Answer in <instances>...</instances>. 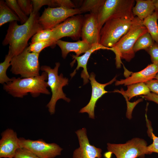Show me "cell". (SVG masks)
I'll return each mask as SVG.
<instances>
[{"instance_id":"1","label":"cell","mask_w":158,"mask_h":158,"mask_svg":"<svg viewBox=\"0 0 158 158\" xmlns=\"http://www.w3.org/2000/svg\"><path fill=\"white\" fill-rule=\"evenodd\" d=\"M38 13H32L28 20L21 25L17 21L10 22L7 33L2 42L3 46L9 45V50L13 56L22 52L28 47V42L38 31L44 29L39 23Z\"/></svg>"},{"instance_id":"2","label":"cell","mask_w":158,"mask_h":158,"mask_svg":"<svg viewBox=\"0 0 158 158\" xmlns=\"http://www.w3.org/2000/svg\"><path fill=\"white\" fill-rule=\"evenodd\" d=\"M47 73L43 71L39 76L27 78H12V80L3 84V89L15 97L23 98L30 93L33 97L41 94L49 95Z\"/></svg>"},{"instance_id":"3","label":"cell","mask_w":158,"mask_h":158,"mask_svg":"<svg viewBox=\"0 0 158 158\" xmlns=\"http://www.w3.org/2000/svg\"><path fill=\"white\" fill-rule=\"evenodd\" d=\"M138 18L133 15L111 18L104 24L100 31L99 44L112 47L129 30Z\"/></svg>"},{"instance_id":"4","label":"cell","mask_w":158,"mask_h":158,"mask_svg":"<svg viewBox=\"0 0 158 158\" xmlns=\"http://www.w3.org/2000/svg\"><path fill=\"white\" fill-rule=\"evenodd\" d=\"M142 21L139 18L134 23L128 31L110 50L116 55V67L119 68L121 59L129 62L135 55L133 47L138 38L148 32L146 28L142 24Z\"/></svg>"},{"instance_id":"5","label":"cell","mask_w":158,"mask_h":158,"mask_svg":"<svg viewBox=\"0 0 158 158\" xmlns=\"http://www.w3.org/2000/svg\"><path fill=\"white\" fill-rule=\"evenodd\" d=\"M147 144L144 139L132 138L123 144L107 143L108 152L104 154L106 158H110L114 154L116 158H144L149 154Z\"/></svg>"},{"instance_id":"6","label":"cell","mask_w":158,"mask_h":158,"mask_svg":"<svg viewBox=\"0 0 158 158\" xmlns=\"http://www.w3.org/2000/svg\"><path fill=\"white\" fill-rule=\"evenodd\" d=\"M60 65V63L58 62L55 63V66L53 69L46 65L42 66L40 67V70L46 72L47 74V84L52 92L51 98L47 105L51 114H54L56 104L58 100L62 99L68 102L70 101V99L66 97L63 90V87L68 84V79L64 77L62 73L59 75H58V69Z\"/></svg>"},{"instance_id":"7","label":"cell","mask_w":158,"mask_h":158,"mask_svg":"<svg viewBox=\"0 0 158 158\" xmlns=\"http://www.w3.org/2000/svg\"><path fill=\"white\" fill-rule=\"evenodd\" d=\"M27 47L21 53L13 56L11 62V71L14 75H20L21 78L40 75L39 54L29 52Z\"/></svg>"},{"instance_id":"8","label":"cell","mask_w":158,"mask_h":158,"mask_svg":"<svg viewBox=\"0 0 158 158\" xmlns=\"http://www.w3.org/2000/svg\"><path fill=\"white\" fill-rule=\"evenodd\" d=\"M135 3L134 0H105L97 15L100 30L111 18L133 15L132 9Z\"/></svg>"},{"instance_id":"9","label":"cell","mask_w":158,"mask_h":158,"mask_svg":"<svg viewBox=\"0 0 158 158\" xmlns=\"http://www.w3.org/2000/svg\"><path fill=\"white\" fill-rule=\"evenodd\" d=\"M79 14L81 13L78 8L48 7L45 8L38 21L44 29H52L69 17Z\"/></svg>"},{"instance_id":"10","label":"cell","mask_w":158,"mask_h":158,"mask_svg":"<svg viewBox=\"0 0 158 158\" xmlns=\"http://www.w3.org/2000/svg\"><path fill=\"white\" fill-rule=\"evenodd\" d=\"M20 147L30 151L40 158H54L61 154L63 149L56 143H47L42 139L37 140L19 138Z\"/></svg>"},{"instance_id":"11","label":"cell","mask_w":158,"mask_h":158,"mask_svg":"<svg viewBox=\"0 0 158 158\" xmlns=\"http://www.w3.org/2000/svg\"><path fill=\"white\" fill-rule=\"evenodd\" d=\"M84 16L79 14L67 18L52 29L53 39L56 41L61 38L68 37L75 40L81 37Z\"/></svg>"},{"instance_id":"12","label":"cell","mask_w":158,"mask_h":158,"mask_svg":"<svg viewBox=\"0 0 158 158\" xmlns=\"http://www.w3.org/2000/svg\"><path fill=\"white\" fill-rule=\"evenodd\" d=\"M80 147L74 151L73 158H101L102 150L90 144L86 129L83 128L75 132Z\"/></svg>"},{"instance_id":"13","label":"cell","mask_w":158,"mask_h":158,"mask_svg":"<svg viewBox=\"0 0 158 158\" xmlns=\"http://www.w3.org/2000/svg\"><path fill=\"white\" fill-rule=\"evenodd\" d=\"M100 31L97 15L90 13L84 16L81 30L82 40L91 45L99 43Z\"/></svg>"},{"instance_id":"14","label":"cell","mask_w":158,"mask_h":158,"mask_svg":"<svg viewBox=\"0 0 158 158\" xmlns=\"http://www.w3.org/2000/svg\"><path fill=\"white\" fill-rule=\"evenodd\" d=\"M95 76L93 72L91 73L90 75L89 79L92 87V95L90 101L88 104L79 111L81 113H87L89 117L93 119L95 117L94 109L96 102L104 94L108 92L105 90V87L116 81V78L115 77L109 82L102 84L98 82L96 80Z\"/></svg>"},{"instance_id":"15","label":"cell","mask_w":158,"mask_h":158,"mask_svg":"<svg viewBox=\"0 0 158 158\" xmlns=\"http://www.w3.org/2000/svg\"><path fill=\"white\" fill-rule=\"evenodd\" d=\"M1 135L0 158H14L16 150L20 147L16 133L11 129L8 128Z\"/></svg>"},{"instance_id":"16","label":"cell","mask_w":158,"mask_h":158,"mask_svg":"<svg viewBox=\"0 0 158 158\" xmlns=\"http://www.w3.org/2000/svg\"><path fill=\"white\" fill-rule=\"evenodd\" d=\"M158 73V65L152 63L141 71L133 73L130 76L125 79L116 81L115 85L118 86L124 85L128 86L135 83H145L155 78Z\"/></svg>"},{"instance_id":"17","label":"cell","mask_w":158,"mask_h":158,"mask_svg":"<svg viewBox=\"0 0 158 158\" xmlns=\"http://www.w3.org/2000/svg\"><path fill=\"white\" fill-rule=\"evenodd\" d=\"M110 48H108L103 46L99 43L93 44L91 48L86 51L84 54L80 56H76L73 55V59L75 60L77 62V66L70 75L71 77L73 76L76 73V71L78 70L80 67L83 68L81 73V77L83 80L84 85L87 84L89 82L90 75L87 70V65L88 59L92 53L95 51L100 49L110 50Z\"/></svg>"},{"instance_id":"18","label":"cell","mask_w":158,"mask_h":158,"mask_svg":"<svg viewBox=\"0 0 158 158\" xmlns=\"http://www.w3.org/2000/svg\"><path fill=\"white\" fill-rule=\"evenodd\" d=\"M56 44L60 48L62 57L65 59L68 54L71 52H74L76 56L85 53L90 49L92 45L84 40H78L75 42H70L59 40L56 41Z\"/></svg>"},{"instance_id":"19","label":"cell","mask_w":158,"mask_h":158,"mask_svg":"<svg viewBox=\"0 0 158 158\" xmlns=\"http://www.w3.org/2000/svg\"><path fill=\"white\" fill-rule=\"evenodd\" d=\"M135 5L132 9V12L140 20L143 21L152 15L155 10L153 0H136Z\"/></svg>"},{"instance_id":"20","label":"cell","mask_w":158,"mask_h":158,"mask_svg":"<svg viewBox=\"0 0 158 158\" xmlns=\"http://www.w3.org/2000/svg\"><path fill=\"white\" fill-rule=\"evenodd\" d=\"M150 90L145 83H140L131 84L127 86V89L125 91L123 89L120 90H116L121 94L124 97L127 98L128 100L134 97L148 95L150 93Z\"/></svg>"},{"instance_id":"21","label":"cell","mask_w":158,"mask_h":158,"mask_svg":"<svg viewBox=\"0 0 158 158\" xmlns=\"http://www.w3.org/2000/svg\"><path fill=\"white\" fill-rule=\"evenodd\" d=\"M158 11H155L142 21V24L146 28L154 41L158 44Z\"/></svg>"},{"instance_id":"22","label":"cell","mask_w":158,"mask_h":158,"mask_svg":"<svg viewBox=\"0 0 158 158\" xmlns=\"http://www.w3.org/2000/svg\"><path fill=\"white\" fill-rule=\"evenodd\" d=\"M20 21L18 16L8 6L5 1H0V26L8 23Z\"/></svg>"},{"instance_id":"23","label":"cell","mask_w":158,"mask_h":158,"mask_svg":"<svg viewBox=\"0 0 158 158\" xmlns=\"http://www.w3.org/2000/svg\"><path fill=\"white\" fill-rule=\"evenodd\" d=\"M105 0H85L78 8L80 13L89 12L96 15L104 3Z\"/></svg>"},{"instance_id":"24","label":"cell","mask_w":158,"mask_h":158,"mask_svg":"<svg viewBox=\"0 0 158 158\" xmlns=\"http://www.w3.org/2000/svg\"><path fill=\"white\" fill-rule=\"evenodd\" d=\"M154 43V40L147 32L138 38L133 47V50L135 52L141 49L146 51Z\"/></svg>"},{"instance_id":"25","label":"cell","mask_w":158,"mask_h":158,"mask_svg":"<svg viewBox=\"0 0 158 158\" xmlns=\"http://www.w3.org/2000/svg\"><path fill=\"white\" fill-rule=\"evenodd\" d=\"M13 56L9 51L6 55L4 61L0 64V83L4 84L11 81L12 78H9L6 75V71L11 66V62Z\"/></svg>"},{"instance_id":"26","label":"cell","mask_w":158,"mask_h":158,"mask_svg":"<svg viewBox=\"0 0 158 158\" xmlns=\"http://www.w3.org/2000/svg\"><path fill=\"white\" fill-rule=\"evenodd\" d=\"M53 37L52 29H43L38 31L33 36L31 43L49 40L53 39Z\"/></svg>"},{"instance_id":"27","label":"cell","mask_w":158,"mask_h":158,"mask_svg":"<svg viewBox=\"0 0 158 158\" xmlns=\"http://www.w3.org/2000/svg\"><path fill=\"white\" fill-rule=\"evenodd\" d=\"M56 44V42L52 39L47 41L31 43L27 48L30 52L39 54L45 48L49 46H54Z\"/></svg>"},{"instance_id":"28","label":"cell","mask_w":158,"mask_h":158,"mask_svg":"<svg viewBox=\"0 0 158 158\" xmlns=\"http://www.w3.org/2000/svg\"><path fill=\"white\" fill-rule=\"evenodd\" d=\"M5 1L8 6L18 16L21 24H24L28 20L29 17L22 11L18 4L17 0H6Z\"/></svg>"},{"instance_id":"29","label":"cell","mask_w":158,"mask_h":158,"mask_svg":"<svg viewBox=\"0 0 158 158\" xmlns=\"http://www.w3.org/2000/svg\"><path fill=\"white\" fill-rule=\"evenodd\" d=\"M33 6L32 13H38L40 8L43 6L48 5L49 7L54 8L53 0H32Z\"/></svg>"},{"instance_id":"30","label":"cell","mask_w":158,"mask_h":158,"mask_svg":"<svg viewBox=\"0 0 158 158\" xmlns=\"http://www.w3.org/2000/svg\"><path fill=\"white\" fill-rule=\"evenodd\" d=\"M17 2L23 12L27 16L32 13L33 6L31 0H18Z\"/></svg>"},{"instance_id":"31","label":"cell","mask_w":158,"mask_h":158,"mask_svg":"<svg viewBox=\"0 0 158 158\" xmlns=\"http://www.w3.org/2000/svg\"><path fill=\"white\" fill-rule=\"evenodd\" d=\"M14 158H40L29 150L20 147L16 151Z\"/></svg>"},{"instance_id":"32","label":"cell","mask_w":158,"mask_h":158,"mask_svg":"<svg viewBox=\"0 0 158 158\" xmlns=\"http://www.w3.org/2000/svg\"><path fill=\"white\" fill-rule=\"evenodd\" d=\"M149 129L150 137L153 140L152 143L147 146L149 154L153 152L158 153V137L156 136L153 134L151 129L150 128Z\"/></svg>"},{"instance_id":"33","label":"cell","mask_w":158,"mask_h":158,"mask_svg":"<svg viewBox=\"0 0 158 158\" xmlns=\"http://www.w3.org/2000/svg\"><path fill=\"white\" fill-rule=\"evenodd\" d=\"M54 8L62 7L73 9L76 8L75 4L70 0H54Z\"/></svg>"},{"instance_id":"34","label":"cell","mask_w":158,"mask_h":158,"mask_svg":"<svg viewBox=\"0 0 158 158\" xmlns=\"http://www.w3.org/2000/svg\"><path fill=\"white\" fill-rule=\"evenodd\" d=\"M146 51L150 55L152 63L158 65V44L154 43Z\"/></svg>"},{"instance_id":"35","label":"cell","mask_w":158,"mask_h":158,"mask_svg":"<svg viewBox=\"0 0 158 158\" xmlns=\"http://www.w3.org/2000/svg\"><path fill=\"white\" fill-rule=\"evenodd\" d=\"M126 101L127 103V111L126 113V116L129 119H131L132 118V111L135 106L140 102L142 100V99H139L136 102H130L127 97H125Z\"/></svg>"},{"instance_id":"36","label":"cell","mask_w":158,"mask_h":158,"mask_svg":"<svg viewBox=\"0 0 158 158\" xmlns=\"http://www.w3.org/2000/svg\"><path fill=\"white\" fill-rule=\"evenodd\" d=\"M150 91L158 95V81L152 79L145 83Z\"/></svg>"},{"instance_id":"37","label":"cell","mask_w":158,"mask_h":158,"mask_svg":"<svg viewBox=\"0 0 158 158\" xmlns=\"http://www.w3.org/2000/svg\"><path fill=\"white\" fill-rule=\"evenodd\" d=\"M142 97L147 100L153 101L158 104V95L154 93H150Z\"/></svg>"},{"instance_id":"38","label":"cell","mask_w":158,"mask_h":158,"mask_svg":"<svg viewBox=\"0 0 158 158\" xmlns=\"http://www.w3.org/2000/svg\"><path fill=\"white\" fill-rule=\"evenodd\" d=\"M154 5L155 7V10L158 11V0H153Z\"/></svg>"},{"instance_id":"39","label":"cell","mask_w":158,"mask_h":158,"mask_svg":"<svg viewBox=\"0 0 158 158\" xmlns=\"http://www.w3.org/2000/svg\"><path fill=\"white\" fill-rule=\"evenodd\" d=\"M155 79H156L158 81V73L155 76Z\"/></svg>"}]
</instances>
